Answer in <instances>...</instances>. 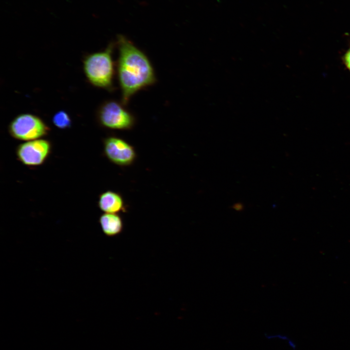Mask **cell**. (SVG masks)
Instances as JSON below:
<instances>
[{
	"mask_svg": "<svg viewBox=\"0 0 350 350\" xmlns=\"http://www.w3.org/2000/svg\"><path fill=\"white\" fill-rule=\"evenodd\" d=\"M119 55L116 69L122 93V103L126 105L139 91L154 85L157 80L153 66L146 54L122 35L116 42Z\"/></svg>",
	"mask_w": 350,
	"mask_h": 350,
	"instance_id": "obj_1",
	"label": "cell"
},
{
	"mask_svg": "<svg viewBox=\"0 0 350 350\" xmlns=\"http://www.w3.org/2000/svg\"><path fill=\"white\" fill-rule=\"evenodd\" d=\"M115 42L104 50L88 54L83 60V69L88 82L93 86L112 92L115 89V73L113 52Z\"/></svg>",
	"mask_w": 350,
	"mask_h": 350,
	"instance_id": "obj_2",
	"label": "cell"
},
{
	"mask_svg": "<svg viewBox=\"0 0 350 350\" xmlns=\"http://www.w3.org/2000/svg\"><path fill=\"white\" fill-rule=\"evenodd\" d=\"M96 117L102 127L112 130H131L136 122L134 115L123 104L114 100L104 102L97 109Z\"/></svg>",
	"mask_w": 350,
	"mask_h": 350,
	"instance_id": "obj_3",
	"label": "cell"
},
{
	"mask_svg": "<svg viewBox=\"0 0 350 350\" xmlns=\"http://www.w3.org/2000/svg\"><path fill=\"white\" fill-rule=\"evenodd\" d=\"M8 130L15 139L27 141L42 138L49 134L50 128L38 116L24 113L12 119Z\"/></svg>",
	"mask_w": 350,
	"mask_h": 350,
	"instance_id": "obj_4",
	"label": "cell"
},
{
	"mask_svg": "<svg viewBox=\"0 0 350 350\" xmlns=\"http://www.w3.org/2000/svg\"><path fill=\"white\" fill-rule=\"evenodd\" d=\"M52 149L49 140L42 138L25 141L16 148L18 159L23 165L34 167L43 164L49 157Z\"/></svg>",
	"mask_w": 350,
	"mask_h": 350,
	"instance_id": "obj_5",
	"label": "cell"
},
{
	"mask_svg": "<svg viewBox=\"0 0 350 350\" xmlns=\"http://www.w3.org/2000/svg\"><path fill=\"white\" fill-rule=\"evenodd\" d=\"M103 152L111 163L121 167L132 165L137 156L133 146L122 138L114 136L104 139Z\"/></svg>",
	"mask_w": 350,
	"mask_h": 350,
	"instance_id": "obj_6",
	"label": "cell"
},
{
	"mask_svg": "<svg viewBox=\"0 0 350 350\" xmlns=\"http://www.w3.org/2000/svg\"><path fill=\"white\" fill-rule=\"evenodd\" d=\"M98 206L105 213H118L126 210L122 196L112 191H107L100 194Z\"/></svg>",
	"mask_w": 350,
	"mask_h": 350,
	"instance_id": "obj_7",
	"label": "cell"
},
{
	"mask_svg": "<svg viewBox=\"0 0 350 350\" xmlns=\"http://www.w3.org/2000/svg\"><path fill=\"white\" fill-rule=\"evenodd\" d=\"M99 222L103 232L107 236L117 235L123 230V221L118 213H104L99 217Z\"/></svg>",
	"mask_w": 350,
	"mask_h": 350,
	"instance_id": "obj_8",
	"label": "cell"
},
{
	"mask_svg": "<svg viewBox=\"0 0 350 350\" xmlns=\"http://www.w3.org/2000/svg\"><path fill=\"white\" fill-rule=\"evenodd\" d=\"M54 125L61 129L70 128L71 125V119L70 115L64 110H59L54 114L52 118Z\"/></svg>",
	"mask_w": 350,
	"mask_h": 350,
	"instance_id": "obj_9",
	"label": "cell"
},
{
	"mask_svg": "<svg viewBox=\"0 0 350 350\" xmlns=\"http://www.w3.org/2000/svg\"><path fill=\"white\" fill-rule=\"evenodd\" d=\"M344 60L346 67L350 70V48L345 54Z\"/></svg>",
	"mask_w": 350,
	"mask_h": 350,
	"instance_id": "obj_10",
	"label": "cell"
},
{
	"mask_svg": "<svg viewBox=\"0 0 350 350\" xmlns=\"http://www.w3.org/2000/svg\"><path fill=\"white\" fill-rule=\"evenodd\" d=\"M232 208L236 211H241L244 209V206L243 203L238 202L233 204Z\"/></svg>",
	"mask_w": 350,
	"mask_h": 350,
	"instance_id": "obj_11",
	"label": "cell"
}]
</instances>
